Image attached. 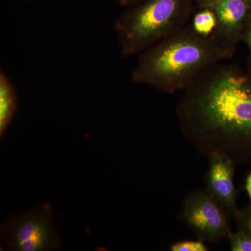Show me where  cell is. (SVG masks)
Instances as JSON below:
<instances>
[{
    "mask_svg": "<svg viewBox=\"0 0 251 251\" xmlns=\"http://www.w3.org/2000/svg\"><path fill=\"white\" fill-rule=\"evenodd\" d=\"M183 135L200 152L251 161V77L217 63L184 90L176 107Z\"/></svg>",
    "mask_w": 251,
    "mask_h": 251,
    "instance_id": "cell-1",
    "label": "cell"
},
{
    "mask_svg": "<svg viewBox=\"0 0 251 251\" xmlns=\"http://www.w3.org/2000/svg\"><path fill=\"white\" fill-rule=\"evenodd\" d=\"M232 54L214 36L195 30L191 23L138 55L130 80L165 93L184 90L205 69Z\"/></svg>",
    "mask_w": 251,
    "mask_h": 251,
    "instance_id": "cell-2",
    "label": "cell"
},
{
    "mask_svg": "<svg viewBox=\"0 0 251 251\" xmlns=\"http://www.w3.org/2000/svg\"><path fill=\"white\" fill-rule=\"evenodd\" d=\"M196 0H146L126 8L113 24L122 57L139 55L189 23Z\"/></svg>",
    "mask_w": 251,
    "mask_h": 251,
    "instance_id": "cell-3",
    "label": "cell"
},
{
    "mask_svg": "<svg viewBox=\"0 0 251 251\" xmlns=\"http://www.w3.org/2000/svg\"><path fill=\"white\" fill-rule=\"evenodd\" d=\"M1 239L9 250L14 251H57L62 244L50 202L10 216L1 225Z\"/></svg>",
    "mask_w": 251,
    "mask_h": 251,
    "instance_id": "cell-4",
    "label": "cell"
},
{
    "mask_svg": "<svg viewBox=\"0 0 251 251\" xmlns=\"http://www.w3.org/2000/svg\"><path fill=\"white\" fill-rule=\"evenodd\" d=\"M181 217L198 239L216 243L230 234L228 214L206 190L190 193L181 208Z\"/></svg>",
    "mask_w": 251,
    "mask_h": 251,
    "instance_id": "cell-5",
    "label": "cell"
},
{
    "mask_svg": "<svg viewBox=\"0 0 251 251\" xmlns=\"http://www.w3.org/2000/svg\"><path fill=\"white\" fill-rule=\"evenodd\" d=\"M212 7L216 17L214 37L233 55L251 16L250 4L247 0H221Z\"/></svg>",
    "mask_w": 251,
    "mask_h": 251,
    "instance_id": "cell-6",
    "label": "cell"
},
{
    "mask_svg": "<svg viewBox=\"0 0 251 251\" xmlns=\"http://www.w3.org/2000/svg\"><path fill=\"white\" fill-rule=\"evenodd\" d=\"M209 158L205 190L224 208L229 216L234 218L239 210L234 183L236 163L224 156H211Z\"/></svg>",
    "mask_w": 251,
    "mask_h": 251,
    "instance_id": "cell-7",
    "label": "cell"
},
{
    "mask_svg": "<svg viewBox=\"0 0 251 251\" xmlns=\"http://www.w3.org/2000/svg\"><path fill=\"white\" fill-rule=\"evenodd\" d=\"M18 94L12 80L0 69V136L2 137L18 112Z\"/></svg>",
    "mask_w": 251,
    "mask_h": 251,
    "instance_id": "cell-8",
    "label": "cell"
},
{
    "mask_svg": "<svg viewBox=\"0 0 251 251\" xmlns=\"http://www.w3.org/2000/svg\"><path fill=\"white\" fill-rule=\"evenodd\" d=\"M191 25L200 34L206 36H214L216 26V17L213 7L199 9L193 14L191 21Z\"/></svg>",
    "mask_w": 251,
    "mask_h": 251,
    "instance_id": "cell-9",
    "label": "cell"
},
{
    "mask_svg": "<svg viewBox=\"0 0 251 251\" xmlns=\"http://www.w3.org/2000/svg\"><path fill=\"white\" fill-rule=\"evenodd\" d=\"M232 251H251V235L242 231L231 232L227 237Z\"/></svg>",
    "mask_w": 251,
    "mask_h": 251,
    "instance_id": "cell-10",
    "label": "cell"
},
{
    "mask_svg": "<svg viewBox=\"0 0 251 251\" xmlns=\"http://www.w3.org/2000/svg\"><path fill=\"white\" fill-rule=\"evenodd\" d=\"M172 251H206L205 242L197 239V240L181 241L175 243L171 247Z\"/></svg>",
    "mask_w": 251,
    "mask_h": 251,
    "instance_id": "cell-11",
    "label": "cell"
},
{
    "mask_svg": "<svg viewBox=\"0 0 251 251\" xmlns=\"http://www.w3.org/2000/svg\"><path fill=\"white\" fill-rule=\"evenodd\" d=\"M234 219L237 223V230L251 235V206L249 205L239 209Z\"/></svg>",
    "mask_w": 251,
    "mask_h": 251,
    "instance_id": "cell-12",
    "label": "cell"
},
{
    "mask_svg": "<svg viewBox=\"0 0 251 251\" xmlns=\"http://www.w3.org/2000/svg\"><path fill=\"white\" fill-rule=\"evenodd\" d=\"M242 40H244L247 43L248 47H249V51H250L251 57V16L250 19H249V22L247 23V27H246L244 34H243Z\"/></svg>",
    "mask_w": 251,
    "mask_h": 251,
    "instance_id": "cell-13",
    "label": "cell"
},
{
    "mask_svg": "<svg viewBox=\"0 0 251 251\" xmlns=\"http://www.w3.org/2000/svg\"><path fill=\"white\" fill-rule=\"evenodd\" d=\"M115 1L120 6L126 9V8L133 7V6H136V5L141 4L142 2L146 1V0H115Z\"/></svg>",
    "mask_w": 251,
    "mask_h": 251,
    "instance_id": "cell-14",
    "label": "cell"
},
{
    "mask_svg": "<svg viewBox=\"0 0 251 251\" xmlns=\"http://www.w3.org/2000/svg\"><path fill=\"white\" fill-rule=\"evenodd\" d=\"M196 6L198 9H203V8L212 7L221 0H196Z\"/></svg>",
    "mask_w": 251,
    "mask_h": 251,
    "instance_id": "cell-15",
    "label": "cell"
},
{
    "mask_svg": "<svg viewBox=\"0 0 251 251\" xmlns=\"http://www.w3.org/2000/svg\"><path fill=\"white\" fill-rule=\"evenodd\" d=\"M246 189H247L248 195L250 198V206H251V171L248 175L247 180H246Z\"/></svg>",
    "mask_w": 251,
    "mask_h": 251,
    "instance_id": "cell-16",
    "label": "cell"
},
{
    "mask_svg": "<svg viewBox=\"0 0 251 251\" xmlns=\"http://www.w3.org/2000/svg\"><path fill=\"white\" fill-rule=\"evenodd\" d=\"M247 1L249 2V4H250L251 7V0H247Z\"/></svg>",
    "mask_w": 251,
    "mask_h": 251,
    "instance_id": "cell-17",
    "label": "cell"
},
{
    "mask_svg": "<svg viewBox=\"0 0 251 251\" xmlns=\"http://www.w3.org/2000/svg\"><path fill=\"white\" fill-rule=\"evenodd\" d=\"M27 1H33V0H27Z\"/></svg>",
    "mask_w": 251,
    "mask_h": 251,
    "instance_id": "cell-18",
    "label": "cell"
}]
</instances>
